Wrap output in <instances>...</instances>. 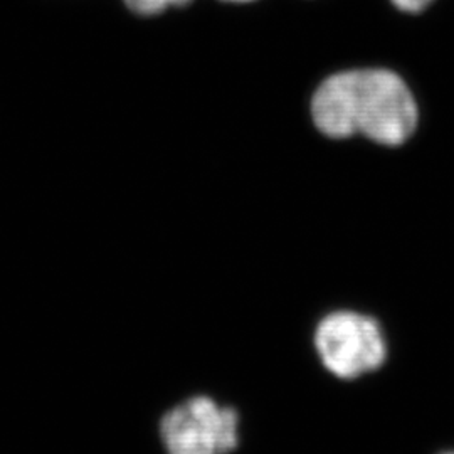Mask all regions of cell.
Wrapping results in <instances>:
<instances>
[{"label": "cell", "mask_w": 454, "mask_h": 454, "mask_svg": "<svg viewBox=\"0 0 454 454\" xmlns=\"http://www.w3.org/2000/svg\"><path fill=\"white\" fill-rule=\"evenodd\" d=\"M439 454H454V450H448V451H441Z\"/></svg>", "instance_id": "obj_6"}, {"label": "cell", "mask_w": 454, "mask_h": 454, "mask_svg": "<svg viewBox=\"0 0 454 454\" xmlns=\"http://www.w3.org/2000/svg\"><path fill=\"white\" fill-rule=\"evenodd\" d=\"M127 7L140 16H157L168 7H182L192 0H123Z\"/></svg>", "instance_id": "obj_4"}, {"label": "cell", "mask_w": 454, "mask_h": 454, "mask_svg": "<svg viewBox=\"0 0 454 454\" xmlns=\"http://www.w3.org/2000/svg\"><path fill=\"white\" fill-rule=\"evenodd\" d=\"M311 345L324 371L343 382L379 372L389 358L384 325L362 309H337L325 313L313 328Z\"/></svg>", "instance_id": "obj_2"}, {"label": "cell", "mask_w": 454, "mask_h": 454, "mask_svg": "<svg viewBox=\"0 0 454 454\" xmlns=\"http://www.w3.org/2000/svg\"><path fill=\"white\" fill-rule=\"evenodd\" d=\"M159 439L165 454H232L241 444V414L211 395L195 394L163 412Z\"/></svg>", "instance_id": "obj_3"}, {"label": "cell", "mask_w": 454, "mask_h": 454, "mask_svg": "<svg viewBox=\"0 0 454 454\" xmlns=\"http://www.w3.org/2000/svg\"><path fill=\"white\" fill-rule=\"evenodd\" d=\"M433 0H392V4L404 12H421Z\"/></svg>", "instance_id": "obj_5"}, {"label": "cell", "mask_w": 454, "mask_h": 454, "mask_svg": "<svg viewBox=\"0 0 454 454\" xmlns=\"http://www.w3.org/2000/svg\"><path fill=\"white\" fill-rule=\"evenodd\" d=\"M226 2H253V0H226Z\"/></svg>", "instance_id": "obj_7"}, {"label": "cell", "mask_w": 454, "mask_h": 454, "mask_svg": "<svg viewBox=\"0 0 454 454\" xmlns=\"http://www.w3.org/2000/svg\"><path fill=\"white\" fill-rule=\"evenodd\" d=\"M315 127L330 138L362 133L401 145L418 127V106L406 82L387 69L345 71L325 80L311 99Z\"/></svg>", "instance_id": "obj_1"}]
</instances>
